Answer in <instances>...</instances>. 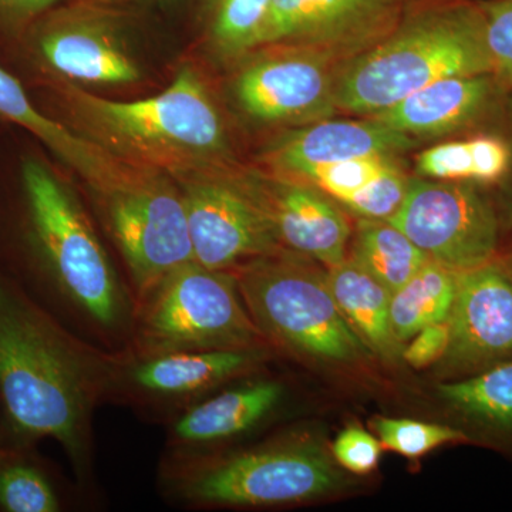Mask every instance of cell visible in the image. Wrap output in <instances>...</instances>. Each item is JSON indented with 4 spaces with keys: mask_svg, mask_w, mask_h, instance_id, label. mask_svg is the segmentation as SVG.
I'll use <instances>...</instances> for the list:
<instances>
[{
    "mask_svg": "<svg viewBox=\"0 0 512 512\" xmlns=\"http://www.w3.org/2000/svg\"><path fill=\"white\" fill-rule=\"evenodd\" d=\"M103 380L100 360L0 274V404L16 440L50 437L80 463Z\"/></svg>",
    "mask_w": 512,
    "mask_h": 512,
    "instance_id": "cell-1",
    "label": "cell"
},
{
    "mask_svg": "<svg viewBox=\"0 0 512 512\" xmlns=\"http://www.w3.org/2000/svg\"><path fill=\"white\" fill-rule=\"evenodd\" d=\"M483 73L491 59L480 0H413L379 42L339 63L335 107L372 117L437 80Z\"/></svg>",
    "mask_w": 512,
    "mask_h": 512,
    "instance_id": "cell-2",
    "label": "cell"
},
{
    "mask_svg": "<svg viewBox=\"0 0 512 512\" xmlns=\"http://www.w3.org/2000/svg\"><path fill=\"white\" fill-rule=\"evenodd\" d=\"M63 83L57 93L90 131L89 138L121 160L178 175L228 170L231 147L224 121L194 70H181L164 92L134 101L101 99Z\"/></svg>",
    "mask_w": 512,
    "mask_h": 512,
    "instance_id": "cell-3",
    "label": "cell"
},
{
    "mask_svg": "<svg viewBox=\"0 0 512 512\" xmlns=\"http://www.w3.org/2000/svg\"><path fill=\"white\" fill-rule=\"evenodd\" d=\"M16 197L29 268L100 326H120L127 301L119 276L73 192L33 150L19 154Z\"/></svg>",
    "mask_w": 512,
    "mask_h": 512,
    "instance_id": "cell-4",
    "label": "cell"
},
{
    "mask_svg": "<svg viewBox=\"0 0 512 512\" xmlns=\"http://www.w3.org/2000/svg\"><path fill=\"white\" fill-rule=\"evenodd\" d=\"M305 256L281 251L234 269L239 293L262 335L336 365L373 356L340 312L328 272Z\"/></svg>",
    "mask_w": 512,
    "mask_h": 512,
    "instance_id": "cell-5",
    "label": "cell"
},
{
    "mask_svg": "<svg viewBox=\"0 0 512 512\" xmlns=\"http://www.w3.org/2000/svg\"><path fill=\"white\" fill-rule=\"evenodd\" d=\"M141 323L148 355L184 350L261 348L234 272L183 265L151 293Z\"/></svg>",
    "mask_w": 512,
    "mask_h": 512,
    "instance_id": "cell-6",
    "label": "cell"
},
{
    "mask_svg": "<svg viewBox=\"0 0 512 512\" xmlns=\"http://www.w3.org/2000/svg\"><path fill=\"white\" fill-rule=\"evenodd\" d=\"M346 478L322 444L292 440L238 454L185 478L183 495L214 505H281L335 493Z\"/></svg>",
    "mask_w": 512,
    "mask_h": 512,
    "instance_id": "cell-7",
    "label": "cell"
},
{
    "mask_svg": "<svg viewBox=\"0 0 512 512\" xmlns=\"http://www.w3.org/2000/svg\"><path fill=\"white\" fill-rule=\"evenodd\" d=\"M167 174L143 167L101 195L111 234L143 295L156 291L175 269L194 262L183 192Z\"/></svg>",
    "mask_w": 512,
    "mask_h": 512,
    "instance_id": "cell-8",
    "label": "cell"
},
{
    "mask_svg": "<svg viewBox=\"0 0 512 512\" xmlns=\"http://www.w3.org/2000/svg\"><path fill=\"white\" fill-rule=\"evenodd\" d=\"M387 221L430 261L456 274L494 261L503 228L481 185L423 177L410 178L402 205Z\"/></svg>",
    "mask_w": 512,
    "mask_h": 512,
    "instance_id": "cell-9",
    "label": "cell"
},
{
    "mask_svg": "<svg viewBox=\"0 0 512 512\" xmlns=\"http://www.w3.org/2000/svg\"><path fill=\"white\" fill-rule=\"evenodd\" d=\"M103 3L50 9L32 23L16 50L40 76L63 82L133 84L140 79L114 10Z\"/></svg>",
    "mask_w": 512,
    "mask_h": 512,
    "instance_id": "cell-10",
    "label": "cell"
},
{
    "mask_svg": "<svg viewBox=\"0 0 512 512\" xmlns=\"http://www.w3.org/2000/svg\"><path fill=\"white\" fill-rule=\"evenodd\" d=\"M180 188L197 264L232 272L285 251L244 175L195 171L181 175Z\"/></svg>",
    "mask_w": 512,
    "mask_h": 512,
    "instance_id": "cell-11",
    "label": "cell"
},
{
    "mask_svg": "<svg viewBox=\"0 0 512 512\" xmlns=\"http://www.w3.org/2000/svg\"><path fill=\"white\" fill-rule=\"evenodd\" d=\"M232 96L249 119L265 124H305L330 119L342 59L293 46L259 47L244 56Z\"/></svg>",
    "mask_w": 512,
    "mask_h": 512,
    "instance_id": "cell-12",
    "label": "cell"
},
{
    "mask_svg": "<svg viewBox=\"0 0 512 512\" xmlns=\"http://www.w3.org/2000/svg\"><path fill=\"white\" fill-rule=\"evenodd\" d=\"M403 8L399 0H271L259 47H303L345 60L386 36Z\"/></svg>",
    "mask_w": 512,
    "mask_h": 512,
    "instance_id": "cell-13",
    "label": "cell"
},
{
    "mask_svg": "<svg viewBox=\"0 0 512 512\" xmlns=\"http://www.w3.org/2000/svg\"><path fill=\"white\" fill-rule=\"evenodd\" d=\"M441 373L466 375L512 360V278L500 259L457 274Z\"/></svg>",
    "mask_w": 512,
    "mask_h": 512,
    "instance_id": "cell-14",
    "label": "cell"
},
{
    "mask_svg": "<svg viewBox=\"0 0 512 512\" xmlns=\"http://www.w3.org/2000/svg\"><path fill=\"white\" fill-rule=\"evenodd\" d=\"M279 244L330 268L345 261L353 228L339 202L315 185L271 173L244 174Z\"/></svg>",
    "mask_w": 512,
    "mask_h": 512,
    "instance_id": "cell-15",
    "label": "cell"
},
{
    "mask_svg": "<svg viewBox=\"0 0 512 512\" xmlns=\"http://www.w3.org/2000/svg\"><path fill=\"white\" fill-rule=\"evenodd\" d=\"M505 96L493 73L447 77L372 117L414 140L444 137L498 121Z\"/></svg>",
    "mask_w": 512,
    "mask_h": 512,
    "instance_id": "cell-16",
    "label": "cell"
},
{
    "mask_svg": "<svg viewBox=\"0 0 512 512\" xmlns=\"http://www.w3.org/2000/svg\"><path fill=\"white\" fill-rule=\"evenodd\" d=\"M417 146V140L373 117L357 120L315 121L291 131L266 150L271 173L299 180L319 165L366 156H399Z\"/></svg>",
    "mask_w": 512,
    "mask_h": 512,
    "instance_id": "cell-17",
    "label": "cell"
},
{
    "mask_svg": "<svg viewBox=\"0 0 512 512\" xmlns=\"http://www.w3.org/2000/svg\"><path fill=\"white\" fill-rule=\"evenodd\" d=\"M0 120L25 131L83 178L100 195L137 173V165L114 156L99 143L47 116L33 101L25 83L0 64Z\"/></svg>",
    "mask_w": 512,
    "mask_h": 512,
    "instance_id": "cell-18",
    "label": "cell"
},
{
    "mask_svg": "<svg viewBox=\"0 0 512 512\" xmlns=\"http://www.w3.org/2000/svg\"><path fill=\"white\" fill-rule=\"evenodd\" d=\"M264 359L258 348L184 350L148 355L131 369V382L157 396H184L211 389Z\"/></svg>",
    "mask_w": 512,
    "mask_h": 512,
    "instance_id": "cell-19",
    "label": "cell"
},
{
    "mask_svg": "<svg viewBox=\"0 0 512 512\" xmlns=\"http://www.w3.org/2000/svg\"><path fill=\"white\" fill-rule=\"evenodd\" d=\"M340 312L373 356L387 363L402 359L403 345L390 322V296L382 284L352 259L326 269Z\"/></svg>",
    "mask_w": 512,
    "mask_h": 512,
    "instance_id": "cell-20",
    "label": "cell"
},
{
    "mask_svg": "<svg viewBox=\"0 0 512 512\" xmlns=\"http://www.w3.org/2000/svg\"><path fill=\"white\" fill-rule=\"evenodd\" d=\"M281 397V384L272 380L228 390L188 410L175 423V436L188 444L231 439L264 420L281 402Z\"/></svg>",
    "mask_w": 512,
    "mask_h": 512,
    "instance_id": "cell-21",
    "label": "cell"
},
{
    "mask_svg": "<svg viewBox=\"0 0 512 512\" xmlns=\"http://www.w3.org/2000/svg\"><path fill=\"white\" fill-rule=\"evenodd\" d=\"M348 256L390 293L430 261L399 228L387 220L369 218L357 221Z\"/></svg>",
    "mask_w": 512,
    "mask_h": 512,
    "instance_id": "cell-22",
    "label": "cell"
},
{
    "mask_svg": "<svg viewBox=\"0 0 512 512\" xmlns=\"http://www.w3.org/2000/svg\"><path fill=\"white\" fill-rule=\"evenodd\" d=\"M457 291V274L436 262L421 266L390 296V322L400 343L434 323L446 322Z\"/></svg>",
    "mask_w": 512,
    "mask_h": 512,
    "instance_id": "cell-23",
    "label": "cell"
},
{
    "mask_svg": "<svg viewBox=\"0 0 512 512\" xmlns=\"http://www.w3.org/2000/svg\"><path fill=\"white\" fill-rule=\"evenodd\" d=\"M437 393L467 420L512 436V360L487 367L466 379L441 383Z\"/></svg>",
    "mask_w": 512,
    "mask_h": 512,
    "instance_id": "cell-24",
    "label": "cell"
},
{
    "mask_svg": "<svg viewBox=\"0 0 512 512\" xmlns=\"http://www.w3.org/2000/svg\"><path fill=\"white\" fill-rule=\"evenodd\" d=\"M271 0H208V33L218 53L242 59L258 49Z\"/></svg>",
    "mask_w": 512,
    "mask_h": 512,
    "instance_id": "cell-25",
    "label": "cell"
},
{
    "mask_svg": "<svg viewBox=\"0 0 512 512\" xmlns=\"http://www.w3.org/2000/svg\"><path fill=\"white\" fill-rule=\"evenodd\" d=\"M59 510V497L46 474L28 458L0 450V511Z\"/></svg>",
    "mask_w": 512,
    "mask_h": 512,
    "instance_id": "cell-26",
    "label": "cell"
},
{
    "mask_svg": "<svg viewBox=\"0 0 512 512\" xmlns=\"http://www.w3.org/2000/svg\"><path fill=\"white\" fill-rule=\"evenodd\" d=\"M399 156H366L340 161V163L319 165L302 175L299 181H305L318 187L330 198L345 205L367 184L399 163Z\"/></svg>",
    "mask_w": 512,
    "mask_h": 512,
    "instance_id": "cell-27",
    "label": "cell"
},
{
    "mask_svg": "<svg viewBox=\"0 0 512 512\" xmlns=\"http://www.w3.org/2000/svg\"><path fill=\"white\" fill-rule=\"evenodd\" d=\"M372 426L384 448L409 458L421 457L444 444L466 439L460 430L424 421L376 417Z\"/></svg>",
    "mask_w": 512,
    "mask_h": 512,
    "instance_id": "cell-28",
    "label": "cell"
},
{
    "mask_svg": "<svg viewBox=\"0 0 512 512\" xmlns=\"http://www.w3.org/2000/svg\"><path fill=\"white\" fill-rule=\"evenodd\" d=\"M410 178L396 163L357 192L343 207L359 218L389 220L402 205L409 190Z\"/></svg>",
    "mask_w": 512,
    "mask_h": 512,
    "instance_id": "cell-29",
    "label": "cell"
},
{
    "mask_svg": "<svg viewBox=\"0 0 512 512\" xmlns=\"http://www.w3.org/2000/svg\"><path fill=\"white\" fill-rule=\"evenodd\" d=\"M491 73L507 92L512 90V0H480Z\"/></svg>",
    "mask_w": 512,
    "mask_h": 512,
    "instance_id": "cell-30",
    "label": "cell"
},
{
    "mask_svg": "<svg viewBox=\"0 0 512 512\" xmlns=\"http://www.w3.org/2000/svg\"><path fill=\"white\" fill-rule=\"evenodd\" d=\"M419 177L436 181L473 183V158L468 140L444 141L421 151L416 157Z\"/></svg>",
    "mask_w": 512,
    "mask_h": 512,
    "instance_id": "cell-31",
    "label": "cell"
},
{
    "mask_svg": "<svg viewBox=\"0 0 512 512\" xmlns=\"http://www.w3.org/2000/svg\"><path fill=\"white\" fill-rule=\"evenodd\" d=\"M382 443L369 431L349 426L333 441L332 457L340 467L353 474L372 473L379 466Z\"/></svg>",
    "mask_w": 512,
    "mask_h": 512,
    "instance_id": "cell-32",
    "label": "cell"
},
{
    "mask_svg": "<svg viewBox=\"0 0 512 512\" xmlns=\"http://www.w3.org/2000/svg\"><path fill=\"white\" fill-rule=\"evenodd\" d=\"M473 158V183L481 187L500 184L510 168V146L501 133H478L467 138Z\"/></svg>",
    "mask_w": 512,
    "mask_h": 512,
    "instance_id": "cell-33",
    "label": "cell"
},
{
    "mask_svg": "<svg viewBox=\"0 0 512 512\" xmlns=\"http://www.w3.org/2000/svg\"><path fill=\"white\" fill-rule=\"evenodd\" d=\"M66 0H0V46L18 50L32 23Z\"/></svg>",
    "mask_w": 512,
    "mask_h": 512,
    "instance_id": "cell-34",
    "label": "cell"
},
{
    "mask_svg": "<svg viewBox=\"0 0 512 512\" xmlns=\"http://www.w3.org/2000/svg\"><path fill=\"white\" fill-rule=\"evenodd\" d=\"M410 340L412 342L402 350V359L407 365L414 369H426L433 363H439L446 355L450 342L448 319L421 329Z\"/></svg>",
    "mask_w": 512,
    "mask_h": 512,
    "instance_id": "cell-35",
    "label": "cell"
},
{
    "mask_svg": "<svg viewBox=\"0 0 512 512\" xmlns=\"http://www.w3.org/2000/svg\"><path fill=\"white\" fill-rule=\"evenodd\" d=\"M498 124L503 128V136L510 146L511 160L508 173L497 187V197L493 198L503 227L512 229V90L505 96Z\"/></svg>",
    "mask_w": 512,
    "mask_h": 512,
    "instance_id": "cell-36",
    "label": "cell"
},
{
    "mask_svg": "<svg viewBox=\"0 0 512 512\" xmlns=\"http://www.w3.org/2000/svg\"><path fill=\"white\" fill-rule=\"evenodd\" d=\"M501 264L504 265V268L507 269L508 274H510L512 278V249L508 252L507 255L504 256L503 259H500Z\"/></svg>",
    "mask_w": 512,
    "mask_h": 512,
    "instance_id": "cell-37",
    "label": "cell"
},
{
    "mask_svg": "<svg viewBox=\"0 0 512 512\" xmlns=\"http://www.w3.org/2000/svg\"><path fill=\"white\" fill-rule=\"evenodd\" d=\"M87 2L103 3V5H117V3L127 2V0H87Z\"/></svg>",
    "mask_w": 512,
    "mask_h": 512,
    "instance_id": "cell-38",
    "label": "cell"
},
{
    "mask_svg": "<svg viewBox=\"0 0 512 512\" xmlns=\"http://www.w3.org/2000/svg\"><path fill=\"white\" fill-rule=\"evenodd\" d=\"M399 2H402V3H409V2H413V0H399Z\"/></svg>",
    "mask_w": 512,
    "mask_h": 512,
    "instance_id": "cell-39",
    "label": "cell"
}]
</instances>
